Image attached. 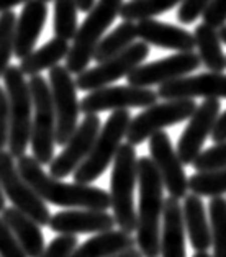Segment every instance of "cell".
I'll list each match as a JSON object with an SVG mask.
<instances>
[{
    "label": "cell",
    "mask_w": 226,
    "mask_h": 257,
    "mask_svg": "<svg viewBox=\"0 0 226 257\" xmlns=\"http://www.w3.org/2000/svg\"><path fill=\"white\" fill-rule=\"evenodd\" d=\"M203 23L219 30L226 25V0H211L203 12Z\"/></svg>",
    "instance_id": "obj_37"
},
{
    "label": "cell",
    "mask_w": 226,
    "mask_h": 257,
    "mask_svg": "<svg viewBox=\"0 0 226 257\" xmlns=\"http://www.w3.org/2000/svg\"><path fill=\"white\" fill-rule=\"evenodd\" d=\"M182 215H184L185 233L192 247L197 252H206V249L211 247V228L202 198L193 193L187 195L182 205Z\"/></svg>",
    "instance_id": "obj_22"
},
{
    "label": "cell",
    "mask_w": 226,
    "mask_h": 257,
    "mask_svg": "<svg viewBox=\"0 0 226 257\" xmlns=\"http://www.w3.org/2000/svg\"><path fill=\"white\" fill-rule=\"evenodd\" d=\"M7 206H5V195H4V190L2 187H0V213H2Z\"/></svg>",
    "instance_id": "obj_43"
},
{
    "label": "cell",
    "mask_w": 226,
    "mask_h": 257,
    "mask_svg": "<svg viewBox=\"0 0 226 257\" xmlns=\"http://www.w3.org/2000/svg\"><path fill=\"white\" fill-rule=\"evenodd\" d=\"M115 226V218L98 210H66L56 213L49 219V228L54 233L75 236L84 233H106Z\"/></svg>",
    "instance_id": "obj_18"
},
{
    "label": "cell",
    "mask_w": 226,
    "mask_h": 257,
    "mask_svg": "<svg viewBox=\"0 0 226 257\" xmlns=\"http://www.w3.org/2000/svg\"><path fill=\"white\" fill-rule=\"evenodd\" d=\"M136 35L148 46L153 45L177 53H193L195 49V38L190 31L174 27L171 23L154 20V18L138 22Z\"/></svg>",
    "instance_id": "obj_19"
},
{
    "label": "cell",
    "mask_w": 226,
    "mask_h": 257,
    "mask_svg": "<svg viewBox=\"0 0 226 257\" xmlns=\"http://www.w3.org/2000/svg\"><path fill=\"white\" fill-rule=\"evenodd\" d=\"M149 154L169 197L177 200L185 198L188 195V179L184 164L180 162L177 151L174 149L166 131H159L149 138Z\"/></svg>",
    "instance_id": "obj_14"
},
{
    "label": "cell",
    "mask_w": 226,
    "mask_h": 257,
    "mask_svg": "<svg viewBox=\"0 0 226 257\" xmlns=\"http://www.w3.org/2000/svg\"><path fill=\"white\" fill-rule=\"evenodd\" d=\"M221 103L219 100H205L197 106L190 116L187 128L180 135L177 143V156L184 166H190L202 153L205 140L211 136V131L221 115Z\"/></svg>",
    "instance_id": "obj_16"
},
{
    "label": "cell",
    "mask_w": 226,
    "mask_h": 257,
    "mask_svg": "<svg viewBox=\"0 0 226 257\" xmlns=\"http://www.w3.org/2000/svg\"><path fill=\"white\" fill-rule=\"evenodd\" d=\"M149 56V46L146 43H133L123 53L113 56V58L100 62L98 66L87 69L75 77V87L84 92H93L103 87H108L111 82L128 77L138 66Z\"/></svg>",
    "instance_id": "obj_11"
},
{
    "label": "cell",
    "mask_w": 226,
    "mask_h": 257,
    "mask_svg": "<svg viewBox=\"0 0 226 257\" xmlns=\"http://www.w3.org/2000/svg\"><path fill=\"white\" fill-rule=\"evenodd\" d=\"M158 92L133 85H108L103 89L89 92L80 100V111L84 115H97L100 111L149 108L158 103Z\"/></svg>",
    "instance_id": "obj_12"
},
{
    "label": "cell",
    "mask_w": 226,
    "mask_h": 257,
    "mask_svg": "<svg viewBox=\"0 0 226 257\" xmlns=\"http://www.w3.org/2000/svg\"><path fill=\"white\" fill-rule=\"evenodd\" d=\"M202 66L197 53H177L169 58L138 66L127 77L128 85L149 89L153 85H164L172 80L188 76Z\"/></svg>",
    "instance_id": "obj_13"
},
{
    "label": "cell",
    "mask_w": 226,
    "mask_h": 257,
    "mask_svg": "<svg viewBox=\"0 0 226 257\" xmlns=\"http://www.w3.org/2000/svg\"><path fill=\"white\" fill-rule=\"evenodd\" d=\"M193 38H195V48L198 49L200 62L208 69V72L223 74L226 69V56L223 53L218 30L202 23L195 28Z\"/></svg>",
    "instance_id": "obj_26"
},
{
    "label": "cell",
    "mask_w": 226,
    "mask_h": 257,
    "mask_svg": "<svg viewBox=\"0 0 226 257\" xmlns=\"http://www.w3.org/2000/svg\"><path fill=\"white\" fill-rule=\"evenodd\" d=\"M188 190L197 197H223L226 193V167L218 171L197 172L188 179Z\"/></svg>",
    "instance_id": "obj_29"
},
{
    "label": "cell",
    "mask_w": 226,
    "mask_h": 257,
    "mask_svg": "<svg viewBox=\"0 0 226 257\" xmlns=\"http://www.w3.org/2000/svg\"><path fill=\"white\" fill-rule=\"evenodd\" d=\"M218 35H219V40H221V43H224V45H226V25L218 30Z\"/></svg>",
    "instance_id": "obj_44"
},
{
    "label": "cell",
    "mask_w": 226,
    "mask_h": 257,
    "mask_svg": "<svg viewBox=\"0 0 226 257\" xmlns=\"http://www.w3.org/2000/svg\"><path fill=\"white\" fill-rule=\"evenodd\" d=\"M161 255L162 257H187L185 252V226L182 205L177 198L167 197L162 211L161 226Z\"/></svg>",
    "instance_id": "obj_21"
},
{
    "label": "cell",
    "mask_w": 226,
    "mask_h": 257,
    "mask_svg": "<svg viewBox=\"0 0 226 257\" xmlns=\"http://www.w3.org/2000/svg\"><path fill=\"white\" fill-rule=\"evenodd\" d=\"M136 246V239L123 231H106V233L95 234L87 239L80 246L75 247L71 257H110L122 250Z\"/></svg>",
    "instance_id": "obj_24"
},
{
    "label": "cell",
    "mask_w": 226,
    "mask_h": 257,
    "mask_svg": "<svg viewBox=\"0 0 226 257\" xmlns=\"http://www.w3.org/2000/svg\"><path fill=\"white\" fill-rule=\"evenodd\" d=\"M110 257H143V255H141L138 247H130L127 250H122V252H118L115 255H110Z\"/></svg>",
    "instance_id": "obj_41"
},
{
    "label": "cell",
    "mask_w": 226,
    "mask_h": 257,
    "mask_svg": "<svg viewBox=\"0 0 226 257\" xmlns=\"http://www.w3.org/2000/svg\"><path fill=\"white\" fill-rule=\"evenodd\" d=\"M210 2L211 0H182L177 12V20L184 25L193 23L198 17L203 15V12L208 7Z\"/></svg>",
    "instance_id": "obj_36"
},
{
    "label": "cell",
    "mask_w": 226,
    "mask_h": 257,
    "mask_svg": "<svg viewBox=\"0 0 226 257\" xmlns=\"http://www.w3.org/2000/svg\"><path fill=\"white\" fill-rule=\"evenodd\" d=\"M182 4V0H131L123 4L120 10V17L123 22H141L154 18L164 12L172 10Z\"/></svg>",
    "instance_id": "obj_28"
},
{
    "label": "cell",
    "mask_w": 226,
    "mask_h": 257,
    "mask_svg": "<svg viewBox=\"0 0 226 257\" xmlns=\"http://www.w3.org/2000/svg\"><path fill=\"white\" fill-rule=\"evenodd\" d=\"M211 140L215 141L216 144L226 141V110L218 116V121H216L215 128H213V131H211Z\"/></svg>",
    "instance_id": "obj_39"
},
{
    "label": "cell",
    "mask_w": 226,
    "mask_h": 257,
    "mask_svg": "<svg viewBox=\"0 0 226 257\" xmlns=\"http://www.w3.org/2000/svg\"><path fill=\"white\" fill-rule=\"evenodd\" d=\"M136 38H138L136 23L123 22V23L118 25L111 33L103 36L102 41L98 43L95 53H93V59L100 64V62L110 59V58H113V56L123 53L125 49H128L135 43Z\"/></svg>",
    "instance_id": "obj_27"
},
{
    "label": "cell",
    "mask_w": 226,
    "mask_h": 257,
    "mask_svg": "<svg viewBox=\"0 0 226 257\" xmlns=\"http://www.w3.org/2000/svg\"><path fill=\"white\" fill-rule=\"evenodd\" d=\"M15 27L17 15L14 12L0 14V77L10 67V59L14 56L15 46Z\"/></svg>",
    "instance_id": "obj_32"
},
{
    "label": "cell",
    "mask_w": 226,
    "mask_h": 257,
    "mask_svg": "<svg viewBox=\"0 0 226 257\" xmlns=\"http://www.w3.org/2000/svg\"><path fill=\"white\" fill-rule=\"evenodd\" d=\"M79 246L77 237L75 236H67V234H59L58 237L49 242V246L45 247L40 257H71V254Z\"/></svg>",
    "instance_id": "obj_34"
},
{
    "label": "cell",
    "mask_w": 226,
    "mask_h": 257,
    "mask_svg": "<svg viewBox=\"0 0 226 257\" xmlns=\"http://www.w3.org/2000/svg\"><path fill=\"white\" fill-rule=\"evenodd\" d=\"M138 184V156L135 146L123 143L113 159L110 175V202L115 224L123 233H135L138 211L135 206V187Z\"/></svg>",
    "instance_id": "obj_3"
},
{
    "label": "cell",
    "mask_w": 226,
    "mask_h": 257,
    "mask_svg": "<svg viewBox=\"0 0 226 257\" xmlns=\"http://www.w3.org/2000/svg\"><path fill=\"white\" fill-rule=\"evenodd\" d=\"M192 257H211L208 252H195Z\"/></svg>",
    "instance_id": "obj_45"
},
{
    "label": "cell",
    "mask_w": 226,
    "mask_h": 257,
    "mask_svg": "<svg viewBox=\"0 0 226 257\" xmlns=\"http://www.w3.org/2000/svg\"><path fill=\"white\" fill-rule=\"evenodd\" d=\"M30 0H0V14H5V12H10L17 5H25Z\"/></svg>",
    "instance_id": "obj_40"
},
{
    "label": "cell",
    "mask_w": 226,
    "mask_h": 257,
    "mask_svg": "<svg viewBox=\"0 0 226 257\" xmlns=\"http://www.w3.org/2000/svg\"><path fill=\"white\" fill-rule=\"evenodd\" d=\"M123 0H98L85 17L84 23L77 28L72 40V46L66 58V69L74 76L87 71V66L93 59V53L102 41L105 31L120 17Z\"/></svg>",
    "instance_id": "obj_4"
},
{
    "label": "cell",
    "mask_w": 226,
    "mask_h": 257,
    "mask_svg": "<svg viewBox=\"0 0 226 257\" xmlns=\"http://www.w3.org/2000/svg\"><path fill=\"white\" fill-rule=\"evenodd\" d=\"M213 257H226V200L211 198L208 205Z\"/></svg>",
    "instance_id": "obj_30"
},
{
    "label": "cell",
    "mask_w": 226,
    "mask_h": 257,
    "mask_svg": "<svg viewBox=\"0 0 226 257\" xmlns=\"http://www.w3.org/2000/svg\"><path fill=\"white\" fill-rule=\"evenodd\" d=\"M4 223L7 224L9 229L14 233L17 241L20 242L25 254L28 257H40L41 252L45 250V237L40 226L27 215H23L22 211H18L14 206H9L2 211Z\"/></svg>",
    "instance_id": "obj_23"
},
{
    "label": "cell",
    "mask_w": 226,
    "mask_h": 257,
    "mask_svg": "<svg viewBox=\"0 0 226 257\" xmlns=\"http://www.w3.org/2000/svg\"><path fill=\"white\" fill-rule=\"evenodd\" d=\"M140 208H138L136 244L143 257L161 255V219L164 211V185L151 158L138 159Z\"/></svg>",
    "instance_id": "obj_2"
},
{
    "label": "cell",
    "mask_w": 226,
    "mask_h": 257,
    "mask_svg": "<svg viewBox=\"0 0 226 257\" xmlns=\"http://www.w3.org/2000/svg\"><path fill=\"white\" fill-rule=\"evenodd\" d=\"M131 123V113L128 110L113 111L108 120L100 128L95 143L90 154L74 172L75 184L90 185L93 180H97L115 159L122 148L123 138H127L128 128Z\"/></svg>",
    "instance_id": "obj_5"
},
{
    "label": "cell",
    "mask_w": 226,
    "mask_h": 257,
    "mask_svg": "<svg viewBox=\"0 0 226 257\" xmlns=\"http://www.w3.org/2000/svg\"><path fill=\"white\" fill-rule=\"evenodd\" d=\"M0 187L14 208L31 218L38 226H49V210L46 203L23 180L9 151H0Z\"/></svg>",
    "instance_id": "obj_10"
},
{
    "label": "cell",
    "mask_w": 226,
    "mask_h": 257,
    "mask_svg": "<svg viewBox=\"0 0 226 257\" xmlns=\"http://www.w3.org/2000/svg\"><path fill=\"white\" fill-rule=\"evenodd\" d=\"M49 89L56 115V144L66 146L77 130L80 113L77 87L66 66H56L49 71Z\"/></svg>",
    "instance_id": "obj_9"
},
{
    "label": "cell",
    "mask_w": 226,
    "mask_h": 257,
    "mask_svg": "<svg viewBox=\"0 0 226 257\" xmlns=\"http://www.w3.org/2000/svg\"><path fill=\"white\" fill-rule=\"evenodd\" d=\"M77 2V9L82 10V12H90L93 9V5H95V0H75Z\"/></svg>",
    "instance_id": "obj_42"
},
{
    "label": "cell",
    "mask_w": 226,
    "mask_h": 257,
    "mask_svg": "<svg viewBox=\"0 0 226 257\" xmlns=\"http://www.w3.org/2000/svg\"><path fill=\"white\" fill-rule=\"evenodd\" d=\"M4 82L10 111L9 153L12 154V158L20 159L22 156H25L31 140L33 100H31L30 85L25 80V76L18 66H10L5 71Z\"/></svg>",
    "instance_id": "obj_6"
},
{
    "label": "cell",
    "mask_w": 226,
    "mask_h": 257,
    "mask_svg": "<svg viewBox=\"0 0 226 257\" xmlns=\"http://www.w3.org/2000/svg\"><path fill=\"white\" fill-rule=\"evenodd\" d=\"M0 257H28L2 218H0Z\"/></svg>",
    "instance_id": "obj_35"
},
{
    "label": "cell",
    "mask_w": 226,
    "mask_h": 257,
    "mask_svg": "<svg viewBox=\"0 0 226 257\" xmlns=\"http://www.w3.org/2000/svg\"><path fill=\"white\" fill-rule=\"evenodd\" d=\"M158 97L164 100H205L226 98V76L216 72H203L198 76H185L167 82L158 89Z\"/></svg>",
    "instance_id": "obj_17"
},
{
    "label": "cell",
    "mask_w": 226,
    "mask_h": 257,
    "mask_svg": "<svg viewBox=\"0 0 226 257\" xmlns=\"http://www.w3.org/2000/svg\"><path fill=\"white\" fill-rule=\"evenodd\" d=\"M46 18L48 5L41 0H30L23 5L22 14L17 17L14 46V54L20 61L35 51V45L45 27Z\"/></svg>",
    "instance_id": "obj_20"
},
{
    "label": "cell",
    "mask_w": 226,
    "mask_h": 257,
    "mask_svg": "<svg viewBox=\"0 0 226 257\" xmlns=\"http://www.w3.org/2000/svg\"><path fill=\"white\" fill-rule=\"evenodd\" d=\"M197 169V172L218 171L226 167V141L215 144L213 148L200 153V156L192 164Z\"/></svg>",
    "instance_id": "obj_33"
},
{
    "label": "cell",
    "mask_w": 226,
    "mask_h": 257,
    "mask_svg": "<svg viewBox=\"0 0 226 257\" xmlns=\"http://www.w3.org/2000/svg\"><path fill=\"white\" fill-rule=\"evenodd\" d=\"M41 2H45V4H48V2H51V0H41Z\"/></svg>",
    "instance_id": "obj_46"
},
{
    "label": "cell",
    "mask_w": 226,
    "mask_h": 257,
    "mask_svg": "<svg viewBox=\"0 0 226 257\" xmlns=\"http://www.w3.org/2000/svg\"><path fill=\"white\" fill-rule=\"evenodd\" d=\"M9 133H10V111H9V98L4 87H0V151H5L9 146Z\"/></svg>",
    "instance_id": "obj_38"
},
{
    "label": "cell",
    "mask_w": 226,
    "mask_h": 257,
    "mask_svg": "<svg viewBox=\"0 0 226 257\" xmlns=\"http://www.w3.org/2000/svg\"><path fill=\"white\" fill-rule=\"evenodd\" d=\"M197 106L198 105L193 100H166L162 103H154L149 108H144L140 115L131 118L127 143L136 146L159 131H164L167 126L190 120Z\"/></svg>",
    "instance_id": "obj_8"
},
{
    "label": "cell",
    "mask_w": 226,
    "mask_h": 257,
    "mask_svg": "<svg viewBox=\"0 0 226 257\" xmlns=\"http://www.w3.org/2000/svg\"><path fill=\"white\" fill-rule=\"evenodd\" d=\"M69 49H71V46H69L67 41L54 36L46 45H43L40 49L23 58L18 67H20L23 76H40V72L48 71V69L51 71L53 67L59 66V62L67 58Z\"/></svg>",
    "instance_id": "obj_25"
},
{
    "label": "cell",
    "mask_w": 226,
    "mask_h": 257,
    "mask_svg": "<svg viewBox=\"0 0 226 257\" xmlns=\"http://www.w3.org/2000/svg\"><path fill=\"white\" fill-rule=\"evenodd\" d=\"M54 33L64 41L74 40L77 33V2L54 0Z\"/></svg>",
    "instance_id": "obj_31"
},
{
    "label": "cell",
    "mask_w": 226,
    "mask_h": 257,
    "mask_svg": "<svg viewBox=\"0 0 226 257\" xmlns=\"http://www.w3.org/2000/svg\"><path fill=\"white\" fill-rule=\"evenodd\" d=\"M33 100V121H31V151L40 166H49L54 159L56 144V115L51 89L43 76L28 80Z\"/></svg>",
    "instance_id": "obj_7"
},
{
    "label": "cell",
    "mask_w": 226,
    "mask_h": 257,
    "mask_svg": "<svg viewBox=\"0 0 226 257\" xmlns=\"http://www.w3.org/2000/svg\"><path fill=\"white\" fill-rule=\"evenodd\" d=\"M100 133V118L97 115H85L64 149L49 164V175L53 179H64L75 172L90 154L93 143Z\"/></svg>",
    "instance_id": "obj_15"
},
{
    "label": "cell",
    "mask_w": 226,
    "mask_h": 257,
    "mask_svg": "<svg viewBox=\"0 0 226 257\" xmlns=\"http://www.w3.org/2000/svg\"><path fill=\"white\" fill-rule=\"evenodd\" d=\"M17 169L23 180L35 190L43 202L72 210H98L106 211L111 208L110 193L92 185L66 184L53 179L43 171L33 156L25 154L17 162Z\"/></svg>",
    "instance_id": "obj_1"
}]
</instances>
